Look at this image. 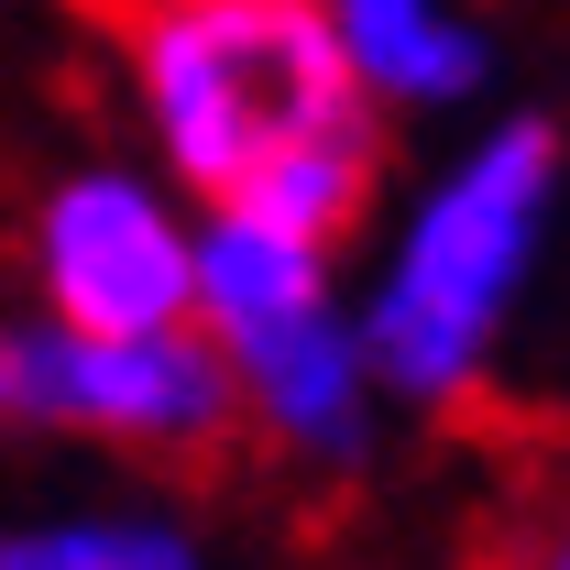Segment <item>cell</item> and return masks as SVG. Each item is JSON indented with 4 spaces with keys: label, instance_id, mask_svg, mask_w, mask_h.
<instances>
[{
    "label": "cell",
    "instance_id": "obj_7",
    "mask_svg": "<svg viewBox=\"0 0 570 570\" xmlns=\"http://www.w3.org/2000/svg\"><path fill=\"white\" fill-rule=\"evenodd\" d=\"M0 570H219V549L176 504H56L0 527Z\"/></svg>",
    "mask_w": 570,
    "mask_h": 570
},
{
    "label": "cell",
    "instance_id": "obj_1",
    "mask_svg": "<svg viewBox=\"0 0 570 570\" xmlns=\"http://www.w3.org/2000/svg\"><path fill=\"white\" fill-rule=\"evenodd\" d=\"M142 165L198 219L352 253L395 187V121L341 67L318 0H110Z\"/></svg>",
    "mask_w": 570,
    "mask_h": 570
},
{
    "label": "cell",
    "instance_id": "obj_8",
    "mask_svg": "<svg viewBox=\"0 0 570 570\" xmlns=\"http://www.w3.org/2000/svg\"><path fill=\"white\" fill-rule=\"evenodd\" d=\"M0 439H11V362H0Z\"/></svg>",
    "mask_w": 570,
    "mask_h": 570
},
{
    "label": "cell",
    "instance_id": "obj_6",
    "mask_svg": "<svg viewBox=\"0 0 570 570\" xmlns=\"http://www.w3.org/2000/svg\"><path fill=\"white\" fill-rule=\"evenodd\" d=\"M318 22L384 121H472L504 77V45L472 0H318Z\"/></svg>",
    "mask_w": 570,
    "mask_h": 570
},
{
    "label": "cell",
    "instance_id": "obj_3",
    "mask_svg": "<svg viewBox=\"0 0 570 570\" xmlns=\"http://www.w3.org/2000/svg\"><path fill=\"white\" fill-rule=\"evenodd\" d=\"M187 330L230 384V439H264L285 472H330V483L373 472L384 395L352 330V253L253 219H198Z\"/></svg>",
    "mask_w": 570,
    "mask_h": 570
},
{
    "label": "cell",
    "instance_id": "obj_4",
    "mask_svg": "<svg viewBox=\"0 0 570 570\" xmlns=\"http://www.w3.org/2000/svg\"><path fill=\"white\" fill-rule=\"evenodd\" d=\"M11 362V439H77L110 461H209L230 439V384L198 330H67L0 318Z\"/></svg>",
    "mask_w": 570,
    "mask_h": 570
},
{
    "label": "cell",
    "instance_id": "obj_2",
    "mask_svg": "<svg viewBox=\"0 0 570 570\" xmlns=\"http://www.w3.org/2000/svg\"><path fill=\"white\" fill-rule=\"evenodd\" d=\"M570 154L549 110H472L406 198H384L373 264L352 275V330L384 417H450L494 384L527 296L560 253Z\"/></svg>",
    "mask_w": 570,
    "mask_h": 570
},
{
    "label": "cell",
    "instance_id": "obj_5",
    "mask_svg": "<svg viewBox=\"0 0 570 570\" xmlns=\"http://www.w3.org/2000/svg\"><path fill=\"white\" fill-rule=\"evenodd\" d=\"M22 264H33V318H67V330H187L198 209L154 165L99 154V165H67L33 198Z\"/></svg>",
    "mask_w": 570,
    "mask_h": 570
}]
</instances>
